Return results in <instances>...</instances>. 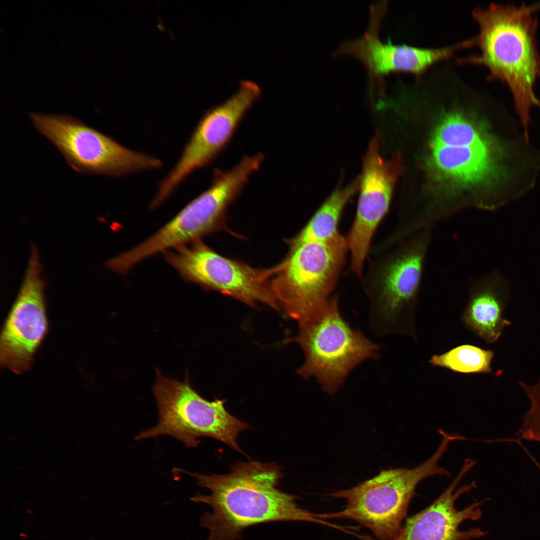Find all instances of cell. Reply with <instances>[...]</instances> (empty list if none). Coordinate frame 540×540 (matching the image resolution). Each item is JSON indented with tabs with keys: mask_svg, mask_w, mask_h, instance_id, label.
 I'll return each mask as SVG.
<instances>
[{
	"mask_svg": "<svg viewBox=\"0 0 540 540\" xmlns=\"http://www.w3.org/2000/svg\"><path fill=\"white\" fill-rule=\"evenodd\" d=\"M188 474L196 478L198 484L211 491L210 494H198L190 498L212 508L200 520L201 526L210 530L208 540H237L246 528L273 522H304L334 527V524L300 508L295 496L277 488L282 474L275 463L240 462L226 474Z\"/></svg>",
	"mask_w": 540,
	"mask_h": 540,
	"instance_id": "1",
	"label": "cell"
},
{
	"mask_svg": "<svg viewBox=\"0 0 540 540\" xmlns=\"http://www.w3.org/2000/svg\"><path fill=\"white\" fill-rule=\"evenodd\" d=\"M540 2L532 4H492L476 8L472 16L479 27L476 38L480 54L472 59L489 72L488 78L506 84L528 138L532 106L540 108L534 86L540 78V54L534 16Z\"/></svg>",
	"mask_w": 540,
	"mask_h": 540,
	"instance_id": "2",
	"label": "cell"
},
{
	"mask_svg": "<svg viewBox=\"0 0 540 540\" xmlns=\"http://www.w3.org/2000/svg\"><path fill=\"white\" fill-rule=\"evenodd\" d=\"M442 437L434 453L418 466L382 470L356 487L330 494L332 497L345 500V508L337 512L316 514L317 517L324 520H353L370 530L378 540H394L402 528L418 484L430 476H450L438 462L452 439L448 434Z\"/></svg>",
	"mask_w": 540,
	"mask_h": 540,
	"instance_id": "3",
	"label": "cell"
},
{
	"mask_svg": "<svg viewBox=\"0 0 540 540\" xmlns=\"http://www.w3.org/2000/svg\"><path fill=\"white\" fill-rule=\"evenodd\" d=\"M432 230L422 229L393 246L376 270L367 294L370 324L378 335L416 338L418 298Z\"/></svg>",
	"mask_w": 540,
	"mask_h": 540,
	"instance_id": "4",
	"label": "cell"
},
{
	"mask_svg": "<svg viewBox=\"0 0 540 540\" xmlns=\"http://www.w3.org/2000/svg\"><path fill=\"white\" fill-rule=\"evenodd\" d=\"M298 325V334L289 340L304 354L296 372L304 378H314L328 394L336 392L358 364L378 357L379 346L345 320L336 297Z\"/></svg>",
	"mask_w": 540,
	"mask_h": 540,
	"instance_id": "5",
	"label": "cell"
},
{
	"mask_svg": "<svg viewBox=\"0 0 540 540\" xmlns=\"http://www.w3.org/2000/svg\"><path fill=\"white\" fill-rule=\"evenodd\" d=\"M153 392L158 410V420L152 428L140 433L136 440L172 436L188 447L196 446L198 438L208 436L218 440L244 453L238 445L240 432L249 428L246 423L231 415L225 400L208 401L184 382L167 378L157 372Z\"/></svg>",
	"mask_w": 540,
	"mask_h": 540,
	"instance_id": "6",
	"label": "cell"
},
{
	"mask_svg": "<svg viewBox=\"0 0 540 540\" xmlns=\"http://www.w3.org/2000/svg\"><path fill=\"white\" fill-rule=\"evenodd\" d=\"M348 250L340 234L323 242L305 244L290 250L272 279L280 308L298 324L329 301Z\"/></svg>",
	"mask_w": 540,
	"mask_h": 540,
	"instance_id": "7",
	"label": "cell"
},
{
	"mask_svg": "<svg viewBox=\"0 0 540 540\" xmlns=\"http://www.w3.org/2000/svg\"><path fill=\"white\" fill-rule=\"evenodd\" d=\"M31 120L76 171L120 176L162 165L159 159L127 148L72 117L36 114Z\"/></svg>",
	"mask_w": 540,
	"mask_h": 540,
	"instance_id": "8",
	"label": "cell"
},
{
	"mask_svg": "<svg viewBox=\"0 0 540 540\" xmlns=\"http://www.w3.org/2000/svg\"><path fill=\"white\" fill-rule=\"evenodd\" d=\"M164 258L185 280L218 291L252 306L261 302L279 310L271 278L280 265L252 268L224 257L200 240L164 252Z\"/></svg>",
	"mask_w": 540,
	"mask_h": 540,
	"instance_id": "9",
	"label": "cell"
},
{
	"mask_svg": "<svg viewBox=\"0 0 540 540\" xmlns=\"http://www.w3.org/2000/svg\"><path fill=\"white\" fill-rule=\"evenodd\" d=\"M258 169L256 161L245 156L230 170H216L210 187L182 209L152 236L135 248L144 260L194 240L220 228L228 206Z\"/></svg>",
	"mask_w": 540,
	"mask_h": 540,
	"instance_id": "10",
	"label": "cell"
},
{
	"mask_svg": "<svg viewBox=\"0 0 540 540\" xmlns=\"http://www.w3.org/2000/svg\"><path fill=\"white\" fill-rule=\"evenodd\" d=\"M48 326L39 254L32 244L22 282L2 330L1 366L16 374L26 372Z\"/></svg>",
	"mask_w": 540,
	"mask_h": 540,
	"instance_id": "11",
	"label": "cell"
},
{
	"mask_svg": "<svg viewBox=\"0 0 540 540\" xmlns=\"http://www.w3.org/2000/svg\"><path fill=\"white\" fill-rule=\"evenodd\" d=\"M260 94V88L256 82L242 81L234 94L206 114L180 159L161 183L154 198L156 202H163L188 174L215 158L230 140Z\"/></svg>",
	"mask_w": 540,
	"mask_h": 540,
	"instance_id": "12",
	"label": "cell"
},
{
	"mask_svg": "<svg viewBox=\"0 0 540 540\" xmlns=\"http://www.w3.org/2000/svg\"><path fill=\"white\" fill-rule=\"evenodd\" d=\"M400 170L398 156L386 160L381 156L380 136L376 132L363 158L356 215L346 238L351 268L356 275L362 273L374 234L388 211Z\"/></svg>",
	"mask_w": 540,
	"mask_h": 540,
	"instance_id": "13",
	"label": "cell"
},
{
	"mask_svg": "<svg viewBox=\"0 0 540 540\" xmlns=\"http://www.w3.org/2000/svg\"><path fill=\"white\" fill-rule=\"evenodd\" d=\"M385 10L380 6H372L366 30L360 37L340 44L336 52V56H352L358 60L372 80H380L389 74L397 72L420 76L434 64L471 46L469 40L448 46L432 48L394 44L390 41L382 42L378 32Z\"/></svg>",
	"mask_w": 540,
	"mask_h": 540,
	"instance_id": "14",
	"label": "cell"
},
{
	"mask_svg": "<svg viewBox=\"0 0 540 540\" xmlns=\"http://www.w3.org/2000/svg\"><path fill=\"white\" fill-rule=\"evenodd\" d=\"M475 464L474 460H466L447 488L430 506L408 518L394 540H469L484 536L485 532L478 528L466 531L459 528L466 520H476L480 518V502H475L460 510L454 504L462 494L476 487L472 482L456 490L458 484Z\"/></svg>",
	"mask_w": 540,
	"mask_h": 540,
	"instance_id": "15",
	"label": "cell"
},
{
	"mask_svg": "<svg viewBox=\"0 0 540 540\" xmlns=\"http://www.w3.org/2000/svg\"><path fill=\"white\" fill-rule=\"evenodd\" d=\"M508 300L504 278L491 272L474 281L468 288L461 320L469 330L488 344L496 342L511 322L504 317Z\"/></svg>",
	"mask_w": 540,
	"mask_h": 540,
	"instance_id": "16",
	"label": "cell"
},
{
	"mask_svg": "<svg viewBox=\"0 0 540 540\" xmlns=\"http://www.w3.org/2000/svg\"><path fill=\"white\" fill-rule=\"evenodd\" d=\"M432 148L436 166L458 181L478 183L492 173L494 163L490 145L451 146L432 144Z\"/></svg>",
	"mask_w": 540,
	"mask_h": 540,
	"instance_id": "17",
	"label": "cell"
},
{
	"mask_svg": "<svg viewBox=\"0 0 540 540\" xmlns=\"http://www.w3.org/2000/svg\"><path fill=\"white\" fill-rule=\"evenodd\" d=\"M359 184L358 177L344 188L332 192L304 228L290 240V250L305 244L326 242L339 234L338 226L342 213L358 190Z\"/></svg>",
	"mask_w": 540,
	"mask_h": 540,
	"instance_id": "18",
	"label": "cell"
},
{
	"mask_svg": "<svg viewBox=\"0 0 540 540\" xmlns=\"http://www.w3.org/2000/svg\"><path fill=\"white\" fill-rule=\"evenodd\" d=\"M492 350L472 344H462L440 354H434L429 362L434 366L462 374H488L492 372Z\"/></svg>",
	"mask_w": 540,
	"mask_h": 540,
	"instance_id": "19",
	"label": "cell"
},
{
	"mask_svg": "<svg viewBox=\"0 0 540 540\" xmlns=\"http://www.w3.org/2000/svg\"><path fill=\"white\" fill-rule=\"evenodd\" d=\"M432 144L451 146H489L478 130L459 114L448 115L435 132Z\"/></svg>",
	"mask_w": 540,
	"mask_h": 540,
	"instance_id": "20",
	"label": "cell"
},
{
	"mask_svg": "<svg viewBox=\"0 0 540 540\" xmlns=\"http://www.w3.org/2000/svg\"><path fill=\"white\" fill-rule=\"evenodd\" d=\"M518 384L530 402V408L524 416L519 434L526 440L540 443V379L532 385L521 380L518 381Z\"/></svg>",
	"mask_w": 540,
	"mask_h": 540,
	"instance_id": "21",
	"label": "cell"
}]
</instances>
